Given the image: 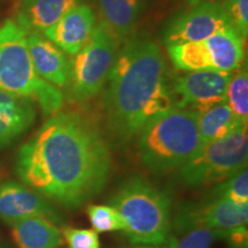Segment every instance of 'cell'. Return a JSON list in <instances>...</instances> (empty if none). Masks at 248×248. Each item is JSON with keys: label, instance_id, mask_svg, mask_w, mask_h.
Masks as SVG:
<instances>
[{"label": "cell", "instance_id": "1", "mask_svg": "<svg viewBox=\"0 0 248 248\" xmlns=\"http://www.w3.org/2000/svg\"><path fill=\"white\" fill-rule=\"evenodd\" d=\"M111 154L97 124L77 111L52 115L20 148L16 172L28 187L67 209L106 186Z\"/></svg>", "mask_w": 248, "mask_h": 248}, {"label": "cell", "instance_id": "2", "mask_svg": "<svg viewBox=\"0 0 248 248\" xmlns=\"http://www.w3.org/2000/svg\"><path fill=\"white\" fill-rule=\"evenodd\" d=\"M105 85L107 126L121 142L131 140L152 119L175 106L166 59L148 37H131L120 46Z\"/></svg>", "mask_w": 248, "mask_h": 248}, {"label": "cell", "instance_id": "3", "mask_svg": "<svg viewBox=\"0 0 248 248\" xmlns=\"http://www.w3.org/2000/svg\"><path fill=\"white\" fill-rule=\"evenodd\" d=\"M199 113L172 106L152 119L138 135L141 162L153 172L178 169L199 148Z\"/></svg>", "mask_w": 248, "mask_h": 248}, {"label": "cell", "instance_id": "4", "mask_svg": "<svg viewBox=\"0 0 248 248\" xmlns=\"http://www.w3.org/2000/svg\"><path fill=\"white\" fill-rule=\"evenodd\" d=\"M0 90L32 99L48 116L59 113L63 106L60 89L36 73L27 32L13 20L0 27Z\"/></svg>", "mask_w": 248, "mask_h": 248}, {"label": "cell", "instance_id": "5", "mask_svg": "<svg viewBox=\"0 0 248 248\" xmlns=\"http://www.w3.org/2000/svg\"><path fill=\"white\" fill-rule=\"evenodd\" d=\"M109 202L122 217L131 243L154 246L166 243L171 229V200L167 192L135 177L123 183Z\"/></svg>", "mask_w": 248, "mask_h": 248}, {"label": "cell", "instance_id": "6", "mask_svg": "<svg viewBox=\"0 0 248 248\" xmlns=\"http://www.w3.org/2000/svg\"><path fill=\"white\" fill-rule=\"evenodd\" d=\"M247 125H241L222 139L198 148L179 168V179L188 187L219 184L247 168Z\"/></svg>", "mask_w": 248, "mask_h": 248}, {"label": "cell", "instance_id": "7", "mask_svg": "<svg viewBox=\"0 0 248 248\" xmlns=\"http://www.w3.org/2000/svg\"><path fill=\"white\" fill-rule=\"evenodd\" d=\"M120 42L104 22L95 24L88 42L71 61L67 85L70 100L83 104L102 91L115 62Z\"/></svg>", "mask_w": 248, "mask_h": 248}, {"label": "cell", "instance_id": "8", "mask_svg": "<svg viewBox=\"0 0 248 248\" xmlns=\"http://www.w3.org/2000/svg\"><path fill=\"white\" fill-rule=\"evenodd\" d=\"M173 67L182 71H232L244 59V40L234 30L217 32L199 42L167 47Z\"/></svg>", "mask_w": 248, "mask_h": 248}, {"label": "cell", "instance_id": "9", "mask_svg": "<svg viewBox=\"0 0 248 248\" xmlns=\"http://www.w3.org/2000/svg\"><path fill=\"white\" fill-rule=\"evenodd\" d=\"M225 30L234 29L221 2L204 1L172 18L163 32V43L168 47L199 42Z\"/></svg>", "mask_w": 248, "mask_h": 248}, {"label": "cell", "instance_id": "10", "mask_svg": "<svg viewBox=\"0 0 248 248\" xmlns=\"http://www.w3.org/2000/svg\"><path fill=\"white\" fill-rule=\"evenodd\" d=\"M232 73L215 70L186 71L171 83L175 106L201 113L225 102Z\"/></svg>", "mask_w": 248, "mask_h": 248}, {"label": "cell", "instance_id": "11", "mask_svg": "<svg viewBox=\"0 0 248 248\" xmlns=\"http://www.w3.org/2000/svg\"><path fill=\"white\" fill-rule=\"evenodd\" d=\"M248 203H237L226 198H214L201 206H190L178 212L175 230L181 231L193 226H207L221 231L247 226Z\"/></svg>", "mask_w": 248, "mask_h": 248}, {"label": "cell", "instance_id": "12", "mask_svg": "<svg viewBox=\"0 0 248 248\" xmlns=\"http://www.w3.org/2000/svg\"><path fill=\"white\" fill-rule=\"evenodd\" d=\"M30 217L59 222L60 215L44 197L26 185L9 182L0 185V218L13 224Z\"/></svg>", "mask_w": 248, "mask_h": 248}, {"label": "cell", "instance_id": "13", "mask_svg": "<svg viewBox=\"0 0 248 248\" xmlns=\"http://www.w3.org/2000/svg\"><path fill=\"white\" fill-rule=\"evenodd\" d=\"M95 14L86 4L76 5L43 35L66 54L76 55L85 45L95 27Z\"/></svg>", "mask_w": 248, "mask_h": 248}, {"label": "cell", "instance_id": "14", "mask_svg": "<svg viewBox=\"0 0 248 248\" xmlns=\"http://www.w3.org/2000/svg\"><path fill=\"white\" fill-rule=\"evenodd\" d=\"M27 42L36 73L57 88H67L71 64L67 54L42 33H27Z\"/></svg>", "mask_w": 248, "mask_h": 248}, {"label": "cell", "instance_id": "15", "mask_svg": "<svg viewBox=\"0 0 248 248\" xmlns=\"http://www.w3.org/2000/svg\"><path fill=\"white\" fill-rule=\"evenodd\" d=\"M36 120L32 99L0 90V148L12 144Z\"/></svg>", "mask_w": 248, "mask_h": 248}, {"label": "cell", "instance_id": "16", "mask_svg": "<svg viewBox=\"0 0 248 248\" xmlns=\"http://www.w3.org/2000/svg\"><path fill=\"white\" fill-rule=\"evenodd\" d=\"M82 0H20L16 23L27 33L44 32Z\"/></svg>", "mask_w": 248, "mask_h": 248}, {"label": "cell", "instance_id": "17", "mask_svg": "<svg viewBox=\"0 0 248 248\" xmlns=\"http://www.w3.org/2000/svg\"><path fill=\"white\" fill-rule=\"evenodd\" d=\"M12 235L18 248H58L63 244L60 229L43 217H30L13 223Z\"/></svg>", "mask_w": 248, "mask_h": 248}, {"label": "cell", "instance_id": "18", "mask_svg": "<svg viewBox=\"0 0 248 248\" xmlns=\"http://www.w3.org/2000/svg\"><path fill=\"white\" fill-rule=\"evenodd\" d=\"M142 0H98L104 22L120 40L128 37L139 20Z\"/></svg>", "mask_w": 248, "mask_h": 248}, {"label": "cell", "instance_id": "19", "mask_svg": "<svg viewBox=\"0 0 248 248\" xmlns=\"http://www.w3.org/2000/svg\"><path fill=\"white\" fill-rule=\"evenodd\" d=\"M241 125H247V124L241 123L235 117L226 102H222L201 111L198 120L200 138L199 147L222 139Z\"/></svg>", "mask_w": 248, "mask_h": 248}, {"label": "cell", "instance_id": "20", "mask_svg": "<svg viewBox=\"0 0 248 248\" xmlns=\"http://www.w3.org/2000/svg\"><path fill=\"white\" fill-rule=\"evenodd\" d=\"M226 231L207 226H193L168 235V248H212L217 240L224 239Z\"/></svg>", "mask_w": 248, "mask_h": 248}, {"label": "cell", "instance_id": "21", "mask_svg": "<svg viewBox=\"0 0 248 248\" xmlns=\"http://www.w3.org/2000/svg\"><path fill=\"white\" fill-rule=\"evenodd\" d=\"M225 102L232 113L241 123L247 124L248 121V74L244 68L234 75H231L226 89Z\"/></svg>", "mask_w": 248, "mask_h": 248}, {"label": "cell", "instance_id": "22", "mask_svg": "<svg viewBox=\"0 0 248 248\" xmlns=\"http://www.w3.org/2000/svg\"><path fill=\"white\" fill-rule=\"evenodd\" d=\"M88 215L93 226V230L98 233L125 230V224H124L122 217L111 206L90 204L88 207Z\"/></svg>", "mask_w": 248, "mask_h": 248}, {"label": "cell", "instance_id": "23", "mask_svg": "<svg viewBox=\"0 0 248 248\" xmlns=\"http://www.w3.org/2000/svg\"><path fill=\"white\" fill-rule=\"evenodd\" d=\"M214 198H226L237 203H248L247 168L240 170L225 182L219 183L213 192Z\"/></svg>", "mask_w": 248, "mask_h": 248}, {"label": "cell", "instance_id": "24", "mask_svg": "<svg viewBox=\"0 0 248 248\" xmlns=\"http://www.w3.org/2000/svg\"><path fill=\"white\" fill-rule=\"evenodd\" d=\"M235 32L243 40L248 36V0H223L221 2Z\"/></svg>", "mask_w": 248, "mask_h": 248}, {"label": "cell", "instance_id": "25", "mask_svg": "<svg viewBox=\"0 0 248 248\" xmlns=\"http://www.w3.org/2000/svg\"><path fill=\"white\" fill-rule=\"evenodd\" d=\"M61 233L69 248H100L99 234L94 230L64 228Z\"/></svg>", "mask_w": 248, "mask_h": 248}, {"label": "cell", "instance_id": "26", "mask_svg": "<svg viewBox=\"0 0 248 248\" xmlns=\"http://www.w3.org/2000/svg\"><path fill=\"white\" fill-rule=\"evenodd\" d=\"M247 226L226 231L224 240L231 245L232 248H247Z\"/></svg>", "mask_w": 248, "mask_h": 248}, {"label": "cell", "instance_id": "27", "mask_svg": "<svg viewBox=\"0 0 248 248\" xmlns=\"http://www.w3.org/2000/svg\"><path fill=\"white\" fill-rule=\"evenodd\" d=\"M186 1H187L188 4H191L192 6H193V5L200 4V2H204V1H210V0H186Z\"/></svg>", "mask_w": 248, "mask_h": 248}, {"label": "cell", "instance_id": "28", "mask_svg": "<svg viewBox=\"0 0 248 248\" xmlns=\"http://www.w3.org/2000/svg\"><path fill=\"white\" fill-rule=\"evenodd\" d=\"M136 248H156V247H152V246H140V247H136Z\"/></svg>", "mask_w": 248, "mask_h": 248}]
</instances>
